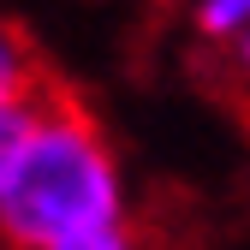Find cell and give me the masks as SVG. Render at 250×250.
Segmentation results:
<instances>
[{
  "instance_id": "3",
  "label": "cell",
  "mask_w": 250,
  "mask_h": 250,
  "mask_svg": "<svg viewBox=\"0 0 250 250\" xmlns=\"http://www.w3.org/2000/svg\"><path fill=\"white\" fill-rule=\"evenodd\" d=\"M197 30L203 36H244L250 30V0H203L197 6Z\"/></svg>"
},
{
  "instance_id": "2",
  "label": "cell",
  "mask_w": 250,
  "mask_h": 250,
  "mask_svg": "<svg viewBox=\"0 0 250 250\" xmlns=\"http://www.w3.org/2000/svg\"><path fill=\"white\" fill-rule=\"evenodd\" d=\"M60 72L48 66V54L36 48V36L18 18H0V107H24L36 102Z\"/></svg>"
},
{
  "instance_id": "4",
  "label": "cell",
  "mask_w": 250,
  "mask_h": 250,
  "mask_svg": "<svg viewBox=\"0 0 250 250\" xmlns=\"http://www.w3.org/2000/svg\"><path fill=\"white\" fill-rule=\"evenodd\" d=\"M42 102V96H36ZM36 102H24V107H0V185H6L12 161H18V149L30 137V119H36Z\"/></svg>"
},
{
  "instance_id": "6",
  "label": "cell",
  "mask_w": 250,
  "mask_h": 250,
  "mask_svg": "<svg viewBox=\"0 0 250 250\" xmlns=\"http://www.w3.org/2000/svg\"><path fill=\"white\" fill-rule=\"evenodd\" d=\"M232 60H238V66H244V72H250V30H244V36H238V54H232Z\"/></svg>"
},
{
  "instance_id": "5",
  "label": "cell",
  "mask_w": 250,
  "mask_h": 250,
  "mask_svg": "<svg viewBox=\"0 0 250 250\" xmlns=\"http://www.w3.org/2000/svg\"><path fill=\"white\" fill-rule=\"evenodd\" d=\"M6 250V244H0ZM66 250H167L161 238H149V232H131V227H119V232H107V238H89V244H66Z\"/></svg>"
},
{
  "instance_id": "1",
  "label": "cell",
  "mask_w": 250,
  "mask_h": 250,
  "mask_svg": "<svg viewBox=\"0 0 250 250\" xmlns=\"http://www.w3.org/2000/svg\"><path fill=\"white\" fill-rule=\"evenodd\" d=\"M125 227L119 161L102 119L83 96L54 78L36 102L30 137L0 185V238L6 250H66Z\"/></svg>"
}]
</instances>
